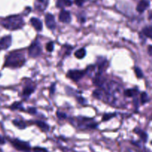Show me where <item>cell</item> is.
Segmentation results:
<instances>
[{
	"instance_id": "cell-27",
	"label": "cell",
	"mask_w": 152,
	"mask_h": 152,
	"mask_svg": "<svg viewBox=\"0 0 152 152\" xmlns=\"http://www.w3.org/2000/svg\"><path fill=\"white\" fill-rule=\"evenodd\" d=\"M55 86H56V83H53L51 85V88H50V94H54L55 91Z\"/></svg>"
},
{
	"instance_id": "cell-18",
	"label": "cell",
	"mask_w": 152,
	"mask_h": 152,
	"mask_svg": "<svg viewBox=\"0 0 152 152\" xmlns=\"http://www.w3.org/2000/svg\"><path fill=\"white\" fill-rule=\"evenodd\" d=\"M143 33H144L145 36L152 39V29L151 28V27H145L143 29Z\"/></svg>"
},
{
	"instance_id": "cell-12",
	"label": "cell",
	"mask_w": 152,
	"mask_h": 152,
	"mask_svg": "<svg viewBox=\"0 0 152 152\" xmlns=\"http://www.w3.org/2000/svg\"><path fill=\"white\" fill-rule=\"evenodd\" d=\"M35 124L39 127L41 130H42L43 132H48L49 130V126L47 123L42 122V121H40V120H37L35 122Z\"/></svg>"
},
{
	"instance_id": "cell-29",
	"label": "cell",
	"mask_w": 152,
	"mask_h": 152,
	"mask_svg": "<svg viewBox=\"0 0 152 152\" xmlns=\"http://www.w3.org/2000/svg\"><path fill=\"white\" fill-rule=\"evenodd\" d=\"M28 111L30 114H35L36 112V109L35 108H29L28 109Z\"/></svg>"
},
{
	"instance_id": "cell-9",
	"label": "cell",
	"mask_w": 152,
	"mask_h": 152,
	"mask_svg": "<svg viewBox=\"0 0 152 152\" xmlns=\"http://www.w3.org/2000/svg\"><path fill=\"white\" fill-rule=\"evenodd\" d=\"M149 5V0H140L137 6V11L139 13H143L148 8Z\"/></svg>"
},
{
	"instance_id": "cell-1",
	"label": "cell",
	"mask_w": 152,
	"mask_h": 152,
	"mask_svg": "<svg viewBox=\"0 0 152 152\" xmlns=\"http://www.w3.org/2000/svg\"><path fill=\"white\" fill-rule=\"evenodd\" d=\"M25 62L24 54L18 51H13L6 58L4 67L11 68H20Z\"/></svg>"
},
{
	"instance_id": "cell-4",
	"label": "cell",
	"mask_w": 152,
	"mask_h": 152,
	"mask_svg": "<svg viewBox=\"0 0 152 152\" xmlns=\"http://www.w3.org/2000/svg\"><path fill=\"white\" fill-rule=\"evenodd\" d=\"M12 145L15 148H17V150L22 151L24 152H29L30 151V145L28 143L21 141L19 139H13L11 141Z\"/></svg>"
},
{
	"instance_id": "cell-17",
	"label": "cell",
	"mask_w": 152,
	"mask_h": 152,
	"mask_svg": "<svg viewBox=\"0 0 152 152\" xmlns=\"http://www.w3.org/2000/svg\"><path fill=\"white\" fill-rule=\"evenodd\" d=\"M34 90V88H33V87L28 86V87H26V88H25L24 89L22 94L24 95V96H30V94H31L33 93Z\"/></svg>"
},
{
	"instance_id": "cell-8",
	"label": "cell",
	"mask_w": 152,
	"mask_h": 152,
	"mask_svg": "<svg viewBox=\"0 0 152 152\" xmlns=\"http://www.w3.org/2000/svg\"><path fill=\"white\" fill-rule=\"evenodd\" d=\"M12 42V38L11 36H6L0 40V51L8 49L11 46Z\"/></svg>"
},
{
	"instance_id": "cell-3",
	"label": "cell",
	"mask_w": 152,
	"mask_h": 152,
	"mask_svg": "<svg viewBox=\"0 0 152 152\" xmlns=\"http://www.w3.org/2000/svg\"><path fill=\"white\" fill-rule=\"evenodd\" d=\"M42 53L41 44L39 42H33L28 48V54L30 57H37L40 56Z\"/></svg>"
},
{
	"instance_id": "cell-25",
	"label": "cell",
	"mask_w": 152,
	"mask_h": 152,
	"mask_svg": "<svg viewBox=\"0 0 152 152\" xmlns=\"http://www.w3.org/2000/svg\"><path fill=\"white\" fill-rule=\"evenodd\" d=\"M34 152H48V151L43 148L40 147H35L34 148Z\"/></svg>"
},
{
	"instance_id": "cell-35",
	"label": "cell",
	"mask_w": 152,
	"mask_h": 152,
	"mask_svg": "<svg viewBox=\"0 0 152 152\" xmlns=\"http://www.w3.org/2000/svg\"><path fill=\"white\" fill-rule=\"evenodd\" d=\"M151 29H152V26H151Z\"/></svg>"
},
{
	"instance_id": "cell-32",
	"label": "cell",
	"mask_w": 152,
	"mask_h": 152,
	"mask_svg": "<svg viewBox=\"0 0 152 152\" xmlns=\"http://www.w3.org/2000/svg\"><path fill=\"white\" fill-rule=\"evenodd\" d=\"M5 143V140L2 137H0V145H3Z\"/></svg>"
},
{
	"instance_id": "cell-34",
	"label": "cell",
	"mask_w": 152,
	"mask_h": 152,
	"mask_svg": "<svg viewBox=\"0 0 152 152\" xmlns=\"http://www.w3.org/2000/svg\"><path fill=\"white\" fill-rule=\"evenodd\" d=\"M149 18H150V19H152V13L150 15V17H149Z\"/></svg>"
},
{
	"instance_id": "cell-28",
	"label": "cell",
	"mask_w": 152,
	"mask_h": 152,
	"mask_svg": "<svg viewBox=\"0 0 152 152\" xmlns=\"http://www.w3.org/2000/svg\"><path fill=\"white\" fill-rule=\"evenodd\" d=\"M83 2H84V0H75V3L77 6H82L83 5Z\"/></svg>"
},
{
	"instance_id": "cell-31",
	"label": "cell",
	"mask_w": 152,
	"mask_h": 152,
	"mask_svg": "<svg viewBox=\"0 0 152 152\" xmlns=\"http://www.w3.org/2000/svg\"><path fill=\"white\" fill-rule=\"evenodd\" d=\"M148 52L150 55H152V45H149L148 48Z\"/></svg>"
},
{
	"instance_id": "cell-10",
	"label": "cell",
	"mask_w": 152,
	"mask_h": 152,
	"mask_svg": "<svg viewBox=\"0 0 152 152\" xmlns=\"http://www.w3.org/2000/svg\"><path fill=\"white\" fill-rule=\"evenodd\" d=\"M30 23L32 24V26L38 31L42 30V22L40 19H37V18H31Z\"/></svg>"
},
{
	"instance_id": "cell-15",
	"label": "cell",
	"mask_w": 152,
	"mask_h": 152,
	"mask_svg": "<svg viewBox=\"0 0 152 152\" xmlns=\"http://www.w3.org/2000/svg\"><path fill=\"white\" fill-rule=\"evenodd\" d=\"M138 93V91L137 89H127L124 91V95L128 97H133L136 96Z\"/></svg>"
},
{
	"instance_id": "cell-23",
	"label": "cell",
	"mask_w": 152,
	"mask_h": 152,
	"mask_svg": "<svg viewBox=\"0 0 152 152\" xmlns=\"http://www.w3.org/2000/svg\"><path fill=\"white\" fill-rule=\"evenodd\" d=\"M11 108L12 110H17V109H22V103L19 102H15L14 103L12 104L11 106Z\"/></svg>"
},
{
	"instance_id": "cell-21",
	"label": "cell",
	"mask_w": 152,
	"mask_h": 152,
	"mask_svg": "<svg viewBox=\"0 0 152 152\" xmlns=\"http://www.w3.org/2000/svg\"><path fill=\"white\" fill-rule=\"evenodd\" d=\"M134 71H135L136 76H137V78H139V79H141V78H143V71H141V69L138 67H136L134 68Z\"/></svg>"
},
{
	"instance_id": "cell-22",
	"label": "cell",
	"mask_w": 152,
	"mask_h": 152,
	"mask_svg": "<svg viewBox=\"0 0 152 152\" xmlns=\"http://www.w3.org/2000/svg\"><path fill=\"white\" fill-rule=\"evenodd\" d=\"M115 116V114H111V113H109V114H105L102 116V121H108V120H111V118H113L114 116Z\"/></svg>"
},
{
	"instance_id": "cell-5",
	"label": "cell",
	"mask_w": 152,
	"mask_h": 152,
	"mask_svg": "<svg viewBox=\"0 0 152 152\" xmlns=\"http://www.w3.org/2000/svg\"><path fill=\"white\" fill-rule=\"evenodd\" d=\"M85 72L83 71H79V70H71L67 73V77L74 81V82H78L82 78L85 76Z\"/></svg>"
},
{
	"instance_id": "cell-7",
	"label": "cell",
	"mask_w": 152,
	"mask_h": 152,
	"mask_svg": "<svg viewBox=\"0 0 152 152\" xmlns=\"http://www.w3.org/2000/svg\"><path fill=\"white\" fill-rule=\"evenodd\" d=\"M59 19L60 22L65 23H69L71 21V13L66 10H62L59 15Z\"/></svg>"
},
{
	"instance_id": "cell-11",
	"label": "cell",
	"mask_w": 152,
	"mask_h": 152,
	"mask_svg": "<svg viewBox=\"0 0 152 152\" xmlns=\"http://www.w3.org/2000/svg\"><path fill=\"white\" fill-rule=\"evenodd\" d=\"M71 5V0H57V2H56V7L59 8H62L64 7H69Z\"/></svg>"
},
{
	"instance_id": "cell-19",
	"label": "cell",
	"mask_w": 152,
	"mask_h": 152,
	"mask_svg": "<svg viewBox=\"0 0 152 152\" xmlns=\"http://www.w3.org/2000/svg\"><path fill=\"white\" fill-rule=\"evenodd\" d=\"M93 96L97 99H101L102 97V91L100 89H96L93 92Z\"/></svg>"
},
{
	"instance_id": "cell-33",
	"label": "cell",
	"mask_w": 152,
	"mask_h": 152,
	"mask_svg": "<svg viewBox=\"0 0 152 152\" xmlns=\"http://www.w3.org/2000/svg\"><path fill=\"white\" fill-rule=\"evenodd\" d=\"M134 105H136V107H137V105H138V103H137V99H135V100H134Z\"/></svg>"
},
{
	"instance_id": "cell-13",
	"label": "cell",
	"mask_w": 152,
	"mask_h": 152,
	"mask_svg": "<svg viewBox=\"0 0 152 152\" xmlns=\"http://www.w3.org/2000/svg\"><path fill=\"white\" fill-rule=\"evenodd\" d=\"M134 132L137 133V134L140 137V138L142 139V140H143V142H146L147 139H148V135H147V133H145V132L142 131V130L139 129V128H136V129L134 130Z\"/></svg>"
},
{
	"instance_id": "cell-2",
	"label": "cell",
	"mask_w": 152,
	"mask_h": 152,
	"mask_svg": "<svg viewBox=\"0 0 152 152\" xmlns=\"http://www.w3.org/2000/svg\"><path fill=\"white\" fill-rule=\"evenodd\" d=\"M2 24L8 30H15L22 28L24 25V20L19 15L10 16L2 21Z\"/></svg>"
},
{
	"instance_id": "cell-26",
	"label": "cell",
	"mask_w": 152,
	"mask_h": 152,
	"mask_svg": "<svg viewBox=\"0 0 152 152\" xmlns=\"http://www.w3.org/2000/svg\"><path fill=\"white\" fill-rule=\"evenodd\" d=\"M56 115H57V116H58V118H59V119H65L66 117H67L66 114H65L64 113L59 112V111H57Z\"/></svg>"
},
{
	"instance_id": "cell-20",
	"label": "cell",
	"mask_w": 152,
	"mask_h": 152,
	"mask_svg": "<svg viewBox=\"0 0 152 152\" xmlns=\"http://www.w3.org/2000/svg\"><path fill=\"white\" fill-rule=\"evenodd\" d=\"M140 100H141V102H142V104L146 103L148 101V95H147L146 93L143 92L141 94Z\"/></svg>"
},
{
	"instance_id": "cell-16",
	"label": "cell",
	"mask_w": 152,
	"mask_h": 152,
	"mask_svg": "<svg viewBox=\"0 0 152 152\" xmlns=\"http://www.w3.org/2000/svg\"><path fill=\"white\" fill-rule=\"evenodd\" d=\"M13 123L14 126H17V128H19V129H24L26 127V124L23 121H22V120H14L13 121Z\"/></svg>"
},
{
	"instance_id": "cell-6",
	"label": "cell",
	"mask_w": 152,
	"mask_h": 152,
	"mask_svg": "<svg viewBox=\"0 0 152 152\" xmlns=\"http://www.w3.org/2000/svg\"><path fill=\"white\" fill-rule=\"evenodd\" d=\"M45 24L47 25L48 28L51 30H54L56 28V21H55V18L54 15H52L51 13H47L45 15Z\"/></svg>"
},
{
	"instance_id": "cell-30",
	"label": "cell",
	"mask_w": 152,
	"mask_h": 152,
	"mask_svg": "<svg viewBox=\"0 0 152 152\" xmlns=\"http://www.w3.org/2000/svg\"><path fill=\"white\" fill-rule=\"evenodd\" d=\"M77 99H78V102H79V103L81 104H84L85 102V99L83 97H81V96H79V97H77Z\"/></svg>"
},
{
	"instance_id": "cell-14",
	"label": "cell",
	"mask_w": 152,
	"mask_h": 152,
	"mask_svg": "<svg viewBox=\"0 0 152 152\" xmlns=\"http://www.w3.org/2000/svg\"><path fill=\"white\" fill-rule=\"evenodd\" d=\"M86 55V51L85 48H80L79 50H77V51L74 54V56L77 57V59H83Z\"/></svg>"
},
{
	"instance_id": "cell-24",
	"label": "cell",
	"mask_w": 152,
	"mask_h": 152,
	"mask_svg": "<svg viewBox=\"0 0 152 152\" xmlns=\"http://www.w3.org/2000/svg\"><path fill=\"white\" fill-rule=\"evenodd\" d=\"M54 45L53 42H49L46 45V49L49 52H51V51H54Z\"/></svg>"
}]
</instances>
